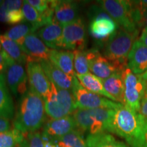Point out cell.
Listing matches in <instances>:
<instances>
[{"mask_svg": "<svg viewBox=\"0 0 147 147\" xmlns=\"http://www.w3.org/2000/svg\"><path fill=\"white\" fill-rule=\"evenodd\" d=\"M138 113L144 118L147 119V93H145L144 97L141 102Z\"/></svg>", "mask_w": 147, "mask_h": 147, "instance_id": "e575fe53", "label": "cell"}, {"mask_svg": "<svg viewBox=\"0 0 147 147\" xmlns=\"http://www.w3.org/2000/svg\"><path fill=\"white\" fill-rule=\"evenodd\" d=\"M1 51H2L1 50V42H0V52H1Z\"/></svg>", "mask_w": 147, "mask_h": 147, "instance_id": "ab89813d", "label": "cell"}, {"mask_svg": "<svg viewBox=\"0 0 147 147\" xmlns=\"http://www.w3.org/2000/svg\"><path fill=\"white\" fill-rule=\"evenodd\" d=\"M139 40L142 42V43L144 44V45L147 47V30L146 29H143Z\"/></svg>", "mask_w": 147, "mask_h": 147, "instance_id": "74e56055", "label": "cell"}, {"mask_svg": "<svg viewBox=\"0 0 147 147\" xmlns=\"http://www.w3.org/2000/svg\"><path fill=\"white\" fill-rule=\"evenodd\" d=\"M76 128V122L71 116L57 119H51L44 127L43 136L48 138L57 140Z\"/></svg>", "mask_w": 147, "mask_h": 147, "instance_id": "9a60e30c", "label": "cell"}, {"mask_svg": "<svg viewBox=\"0 0 147 147\" xmlns=\"http://www.w3.org/2000/svg\"><path fill=\"white\" fill-rule=\"evenodd\" d=\"M104 87L117 102L124 105V82L122 71L115 73L109 78L102 80Z\"/></svg>", "mask_w": 147, "mask_h": 147, "instance_id": "603a6c76", "label": "cell"}, {"mask_svg": "<svg viewBox=\"0 0 147 147\" xmlns=\"http://www.w3.org/2000/svg\"><path fill=\"white\" fill-rule=\"evenodd\" d=\"M22 10H23L24 16H25V19L28 23L36 25L38 27V29L52 22L49 21L47 19H46L45 16L40 14L36 9L32 6L27 1H23Z\"/></svg>", "mask_w": 147, "mask_h": 147, "instance_id": "83f0119b", "label": "cell"}, {"mask_svg": "<svg viewBox=\"0 0 147 147\" xmlns=\"http://www.w3.org/2000/svg\"><path fill=\"white\" fill-rule=\"evenodd\" d=\"M36 35L49 49L63 50V26L55 18L40 27L36 32Z\"/></svg>", "mask_w": 147, "mask_h": 147, "instance_id": "5bb4252c", "label": "cell"}, {"mask_svg": "<svg viewBox=\"0 0 147 147\" xmlns=\"http://www.w3.org/2000/svg\"><path fill=\"white\" fill-rule=\"evenodd\" d=\"M21 49L27 55V63L29 62H41L49 60L51 49L48 48L35 34H29L25 38Z\"/></svg>", "mask_w": 147, "mask_h": 147, "instance_id": "4fadbf2b", "label": "cell"}, {"mask_svg": "<svg viewBox=\"0 0 147 147\" xmlns=\"http://www.w3.org/2000/svg\"><path fill=\"white\" fill-rule=\"evenodd\" d=\"M6 82L10 91L15 97L18 96L17 89L18 85L27 78L23 65L14 61L7 55Z\"/></svg>", "mask_w": 147, "mask_h": 147, "instance_id": "ac0fdd59", "label": "cell"}, {"mask_svg": "<svg viewBox=\"0 0 147 147\" xmlns=\"http://www.w3.org/2000/svg\"><path fill=\"white\" fill-rule=\"evenodd\" d=\"M71 91L74 95L76 108L79 109H117L122 105L120 103L114 102L102 95L95 94L88 91L82 87L76 76L73 78Z\"/></svg>", "mask_w": 147, "mask_h": 147, "instance_id": "9c48e42d", "label": "cell"}, {"mask_svg": "<svg viewBox=\"0 0 147 147\" xmlns=\"http://www.w3.org/2000/svg\"><path fill=\"white\" fill-rule=\"evenodd\" d=\"M6 82V75L0 74V117L12 119L14 115V106Z\"/></svg>", "mask_w": 147, "mask_h": 147, "instance_id": "44dd1931", "label": "cell"}, {"mask_svg": "<svg viewBox=\"0 0 147 147\" xmlns=\"http://www.w3.org/2000/svg\"><path fill=\"white\" fill-rule=\"evenodd\" d=\"M11 129V125L9 119L0 117V132L10 131Z\"/></svg>", "mask_w": 147, "mask_h": 147, "instance_id": "d590c367", "label": "cell"}, {"mask_svg": "<svg viewBox=\"0 0 147 147\" xmlns=\"http://www.w3.org/2000/svg\"><path fill=\"white\" fill-rule=\"evenodd\" d=\"M25 21L23 10L21 9L12 10L8 12L7 14V23L10 25H19Z\"/></svg>", "mask_w": 147, "mask_h": 147, "instance_id": "d6a6232c", "label": "cell"}, {"mask_svg": "<svg viewBox=\"0 0 147 147\" xmlns=\"http://www.w3.org/2000/svg\"><path fill=\"white\" fill-rule=\"evenodd\" d=\"M46 114L51 119L70 116L77 109L71 90L59 88L51 82V87L44 97Z\"/></svg>", "mask_w": 147, "mask_h": 147, "instance_id": "277c9868", "label": "cell"}, {"mask_svg": "<svg viewBox=\"0 0 147 147\" xmlns=\"http://www.w3.org/2000/svg\"><path fill=\"white\" fill-rule=\"evenodd\" d=\"M87 38L85 25L81 17L63 25V49L67 51H84Z\"/></svg>", "mask_w": 147, "mask_h": 147, "instance_id": "30bf717a", "label": "cell"}, {"mask_svg": "<svg viewBox=\"0 0 147 147\" xmlns=\"http://www.w3.org/2000/svg\"><path fill=\"white\" fill-rule=\"evenodd\" d=\"M38 27L30 23H23L15 25L5 33V36L16 42L21 47L25 38L29 34H34L38 30Z\"/></svg>", "mask_w": 147, "mask_h": 147, "instance_id": "d4e9b609", "label": "cell"}, {"mask_svg": "<svg viewBox=\"0 0 147 147\" xmlns=\"http://www.w3.org/2000/svg\"><path fill=\"white\" fill-rule=\"evenodd\" d=\"M7 54L3 50L0 52V74L4 73L7 69Z\"/></svg>", "mask_w": 147, "mask_h": 147, "instance_id": "836d02e7", "label": "cell"}, {"mask_svg": "<svg viewBox=\"0 0 147 147\" xmlns=\"http://www.w3.org/2000/svg\"><path fill=\"white\" fill-rule=\"evenodd\" d=\"M0 42L3 50L11 59L23 65L25 63L27 64V55L16 42L8 38L5 35H0Z\"/></svg>", "mask_w": 147, "mask_h": 147, "instance_id": "cb8c5ba5", "label": "cell"}, {"mask_svg": "<svg viewBox=\"0 0 147 147\" xmlns=\"http://www.w3.org/2000/svg\"><path fill=\"white\" fill-rule=\"evenodd\" d=\"M86 143L87 147H128L123 142L117 140L112 135L106 133L89 135Z\"/></svg>", "mask_w": 147, "mask_h": 147, "instance_id": "484cf974", "label": "cell"}, {"mask_svg": "<svg viewBox=\"0 0 147 147\" xmlns=\"http://www.w3.org/2000/svg\"><path fill=\"white\" fill-rule=\"evenodd\" d=\"M138 1L139 5H140L142 10V15H141V27H144V29L147 30V8L143 7L140 1Z\"/></svg>", "mask_w": 147, "mask_h": 147, "instance_id": "8d00e7d4", "label": "cell"}, {"mask_svg": "<svg viewBox=\"0 0 147 147\" xmlns=\"http://www.w3.org/2000/svg\"><path fill=\"white\" fill-rule=\"evenodd\" d=\"M113 110L108 108H77L73 114V118L79 131L88 132L89 135H97L108 131Z\"/></svg>", "mask_w": 147, "mask_h": 147, "instance_id": "3957f363", "label": "cell"}, {"mask_svg": "<svg viewBox=\"0 0 147 147\" xmlns=\"http://www.w3.org/2000/svg\"><path fill=\"white\" fill-rule=\"evenodd\" d=\"M127 67L138 75L147 71V47L139 40L134 42L128 55Z\"/></svg>", "mask_w": 147, "mask_h": 147, "instance_id": "2e32d148", "label": "cell"}, {"mask_svg": "<svg viewBox=\"0 0 147 147\" xmlns=\"http://www.w3.org/2000/svg\"><path fill=\"white\" fill-rule=\"evenodd\" d=\"M58 147H87L82 133L74 129L64 136L57 140Z\"/></svg>", "mask_w": 147, "mask_h": 147, "instance_id": "f1b7e54d", "label": "cell"}, {"mask_svg": "<svg viewBox=\"0 0 147 147\" xmlns=\"http://www.w3.org/2000/svg\"><path fill=\"white\" fill-rule=\"evenodd\" d=\"M122 76L124 82V105L138 113L146 93V85L142 75L136 74L127 67L122 71Z\"/></svg>", "mask_w": 147, "mask_h": 147, "instance_id": "ba28073f", "label": "cell"}, {"mask_svg": "<svg viewBox=\"0 0 147 147\" xmlns=\"http://www.w3.org/2000/svg\"><path fill=\"white\" fill-rule=\"evenodd\" d=\"M97 2L119 27L130 34L138 35V28L134 21L131 1L102 0Z\"/></svg>", "mask_w": 147, "mask_h": 147, "instance_id": "8992f818", "label": "cell"}, {"mask_svg": "<svg viewBox=\"0 0 147 147\" xmlns=\"http://www.w3.org/2000/svg\"><path fill=\"white\" fill-rule=\"evenodd\" d=\"M144 119L138 113L122 104L114 109L108 131L125 139L129 143L139 134Z\"/></svg>", "mask_w": 147, "mask_h": 147, "instance_id": "7a4b0ae2", "label": "cell"}, {"mask_svg": "<svg viewBox=\"0 0 147 147\" xmlns=\"http://www.w3.org/2000/svg\"><path fill=\"white\" fill-rule=\"evenodd\" d=\"M76 76L82 87L88 91L117 102L115 99L106 92L104 87L102 79L90 72L83 75H78L76 74Z\"/></svg>", "mask_w": 147, "mask_h": 147, "instance_id": "7402d4cb", "label": "cell"}, {"mask_svg": "<svg viewBox=\"0 0 147 147\" xmlns=\"http://www.w3.org/2000/svg\"><path fill=\"white\" fill-rule=\"evenodd\" d=\"M74 55L73 51L51 49L49 60L59 67L61 70L71 78L76 76L74 66Z\"/></svg>", "mask_w": 147, "mask_h": 147, "instance_id": "ffe728a7", "label": "cell"}, {"mask_svg": "<svg viewBox=\"0 0 147 147\" xmlns=\"http://www.w3.org/2000/svg\"><path fill=\"white\" fill-rule=\"evenodd\" d=\"M27 76L29 87L40 96L45 97L51 87V81L39 62L27 63Z\"/></svg>", "mask_w": 147, "mask_h": 147, "instance_id": "7c38bea8", "label": "cell"}, {"mask_svg": "<svg viewBox=\"0 0 147 147\" xmlns=\"http://www.w3.org/2000/svg\"><path fill=\"white\" fill-rule=\"evenodd\" d=\"M45 115L43 97L29 87L18 102L14 128L25 134L37 131L45 123Z\"/></svg>", "mask_w": 147, "mask_h": 147, "instance_id": "6da1fadb", "label": "cell"}, {"mask_svg": "<svg viewBox=\"0 0 147 147\" xmlns=\"http://www.w3.org/2000/svg\"><path fill=\"white\" fill-rule=\"evenodd\" d=\"M89 70L98 78L104 80L113 76L115 73L123 71L118 66L112 63L100 54L97 49L89 50Z\"/></svg>", "mask_w": 147, "mask_h": 147, "instance_id": "8fae6325", "label": "cell"}, {"mask_svg": "<svg viewBox=\"0 0 147 147\" xmlns=\"http://www.w3.org/2000/svg\"><path fill=\"white\" fill-rule=\"evenodd\" d=\"M55 18L63 26L78 18V5L74 1H57L54 12Z\"/></svg>", "mask_w": 147, "mask_h": 147, "instance_id": "d6986e66", "label": "cell"}, {"mask_svg": "<svg viewBox=\"0 0 147 147\" xmlns=\"http://www.w3.org/2000/svg\"><path fill=\"white\" fill-rule=\"evenodd\" d=\"M25 138V134L15 128L0 132V147H18L23 142Z\"/></svg>", "mask_w": 147, "mask_h": 147, "instance_id": "4316f807", "label": "cell"}, {"mask_svg": "<svg viewBox=\"0 0 147 147\" xmlns=\"http://www.w3.org/2000/svg\"><path fill=\"white\" fill-rule=\"evenodd\" d=\"M128 144L131 147H147V119L144 118L139 134Z\"/></svg>", "mask_w": 147, "mask_h": 147, "instance_id": "1f68e13d", "label": "cell"}, {"mask_svg": "<svg viewBox=\"0 0 147 147\" xmlns=\"http://www.w3.org/2000/svg\"><path fill=\"white\" fill-rule=\"evenodd\" d=\"M48 78L56 87L61 89L71 90L73 86V78L61 70L50 60L40 62Z\"/></svg>", "mask_w": 147, "mask_h": 147, "instance_id": "e0dca14e", "label": "cell"}, {"mask_svg": "<svg viewBox=\"0 0 147 147\" xmlns=\"http://www.w3.org/2000/svg\"><path fill=\"white\" fill-rule=\"evenodd\" d=\"M136 36L119 27L105 44L104 57L123 70L127 67L128 55Z\"/></svg>", "mask_w": 147, "mask_h": 147, "instance_id": "5b68a950", "label": "cell"}, {"mask_svg": "<svg viewBox=\"0 0 147 147\" xmlns=\"http://www.w3.org/2000/svg\"><path fill=\"white\" fill-rule=\"evenodd\" d=\"M142 76L143 80H144V81L145 82V85H146V93H147V71L145 73L143 74Z\"/></svg>", "mask_w": 147, "mask_h": 147, "instance_id": "f35d334b", "label": "cell"}, {"mask_svg": "<svg viewBox=\"0 0 147 147\" xmlns=\"http://www.w3.org/2000/svg\"><path fill=\"white\" fill-rule=\"evenodd\" d=\"M74 66L76 74L83 75L89 72V50L74 51Z\"/></svg>", "mask_w": 147, "mask_h": 147, "instance_id": "f546056e", "label": "cell"}, {"mask_svg": "<svg viewBox=\"0 0 147 147\" xmlns=\"http://www.w3.org/2000/svg\"><path fill=\"white\" fill-rule=\"evenodd\" d=\"M18 147H45L43 136L39 131L27 134L23 142Z\"/></svg>", "mask_w": 147, "mask_h": 147, "instance_id": "4dcf8cb0", "label": "cell"}, {"mask_svg": "<svg viewBox=\"0 0 147 147\" xmlns=\"http://www.w3.org/2000/svg\"><path fill=\"white\" fill-rule=\"evenodd\" d=\"M89 16L91 18L90 34L101 44H106L119 28L117 23L101 7H91Z\"/></svg>", "mask_w": 147, "mask_h": 147, "instance_id": "52a82bcc", "label": "cell"}]
</instances>
